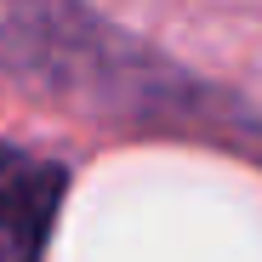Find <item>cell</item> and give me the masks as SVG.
Wrapping results in <instances>:
<instances>
[{
	"mask_svg": "<svg viewBox=\"0 0 262 262\" xmlns=\"http://www.w3.org/2000/svg\"><path fill=\"white\" fill-rule=\"evenodd\" d=\"M0 69L108 120L200 131L228 148L262 154V114L200 85L154 46L125 40L114 23L80 12V0H0Z\"/></svg>",
	"mask_w": 262,
	"mask_h": 262,
	"instance_id": "1",
	"label": "cell"
},
{
	"mask_svg": "<svg viewBox=\"0 0 262 262\" xmlns=\"http://www.w3.org/2000/svg\"><path fill=\"white\" fill-rule=\"evenodd\" d=\"M63 165L0 143V262H40L63 205Z\"/></svg>",
	"mask_w": 262,
	"mask_h": 262,
	"instance_id": "2",
	"label": "cell"
}]
</instances>
